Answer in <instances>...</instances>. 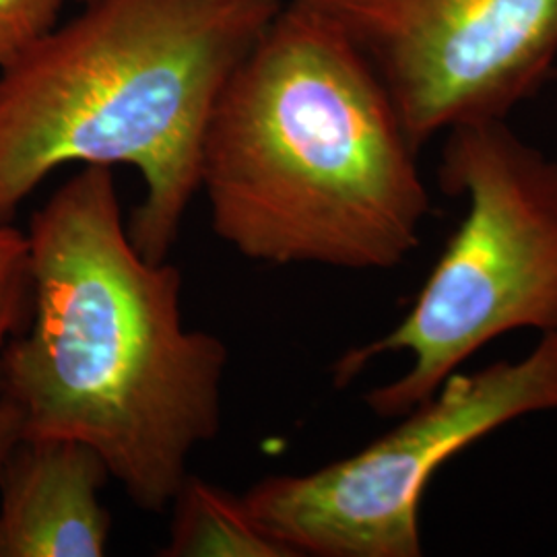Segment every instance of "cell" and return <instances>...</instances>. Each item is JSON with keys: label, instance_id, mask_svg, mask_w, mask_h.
I'll use <instances>...</instances> for the list:
<instances>
[{"label": "cell", "instance_id": "obj_10", "mask_svg": "<svg viewBox=\"0 0 557 557\" xmlns=\"http://www.w3.org/2000/svg\"><path fill=\"white\" fill-rule=\"evenodd\" d=\"M66 0H0V66L59 23Z\"/></svg>", "mask_w": 557, "mask_h": 557}, {"label": "cell", "instance_id": "obj_6", "mask_svg": "<svg viewBox=\"0 0 557 557\" xmlns=\"http://www.w3.org/2000/svg\"><path fill=\"white\" fill-rule=\"evenodd\" d=\"M370 62L411 143L508 120L554 77L557 0H296Z\"/></svg>", "mask_w": 557, "mask_h": 557}, {"label": "cell", "instance_id": "obj_5", "mask_svg": "<svg viewBox=\"0 0 557 557\" xmlns=\"http://www.w3.org/2000/svg\"><path fill=\"white\" fill-rule=\"evenodd\" d=\"M556 409L557 335H543L517 361L458 370L358 453L260 479L242 498L292 557H419V508L440 469L499 428Z\"/></svg>", "mask_w": 557, "mask_h": 557}, {"label": "cell", "instance_id": "obj_9", "mask_svg": "<svg viewBox=\"0 0 557 557\" xmlns=\"http://www.w3.org/2000/svg\"><path fill=\"white\" fill-rule=\"evenodd\" d=\"M34 283L27 232L0 225V356L32 319Z\"/></svg>", "mask_w": 557, "mask_h": 557}, {"label": "cell", "instance_id": "obj_4", "mask_svg": "<svg viewBox=\"0 0 557 557\" xmlns=\"http://www.w3.org/2000/svg\"><path fill=\"white\" fill-rule=\"evenodd\" d=\"M440 188L465 200L409 312L333 366L337 386L370 361L407 354L409 370L372 388L366 405L400 418L496 338L522 329L557 335V160L522 139L508 120L446 133Z\"/></svg>", "mask_w": 557, "mask_h": 557}, {"label": "cell", "instance_id": "obj_12", "mask_svg": "<svg viewBox=\"0 0 557 557\" xmlns=\"http://www.w3.org/2000/svg\"><path fill=\"white\" fill-rule=\"evenodd\" d=\"M244 2H255V4H264V7H273V9H281L289 2H296V0H244Z\"/></svg>", "mask_w": 557, "mask_h": 557}, {"label": "cell", "instance_id": "obj_7", "mask_svg": "<svg viewBox=\"0 0 557 557\" xmlns=\"http://www.w3.org/2000/svg\"><path fill=\"white\" fill-rule=\"evenodd\" d=\"M103 458L69 438H23L0 469V557H101L112 517Z\"/></svg>", "mask_w": 557, "mask_h": 557}, {"label": "cell", "instance_id": "obj_1", "mask_svg": "<svg viewBox=\"0 0 557 557\" xmlns=\"http://www.w3.org/2000/svg\"><path fill=\"white\" fill-rule=\"evenodd\" d=\"M27 239L32 319L0 356L23 438L83 442L137 508L170 510L193 453L220 434L225 343L184 326L182 273L133 244L114 168L81 165Z\"/></svg>", "mask_w": 557, "mask_h": 557}, {"label": "cell", "instance_id": "obj_13", "mask_svg": "<svg viewBox=\"0 0 557 557\" xmlns=\"http://www.w3.org/2000/svg\"><path fill=\"white\" fill-rule=\"evenodd\" d=\"M75 2H79V4H83V2H87V0H75Z\"/></svg>", "mask_w": 557, "mask_h": 557}, {"label": "cell", "instance_id": "obj_2", "mask_svg": "<svg viewBox=\"0 0 557 557\" xmlns=\"http://www.w3.org/2000/svg\"><path fill=\"white\" fill-rule=\"evenodd\" d=\"M418 153L358 48L289 2L215 98L199 193L218 238L244 259L391 271L418 250L430 213Z\"/></svg>", "mask_w": 557, "mask_h": 557}, {"label": "cell", "instance_id": "obj_8", "mask_svg": "<svg viewBox=\"0 0 557 557\" xmlns=\"http://www.w3.org/2000/svg\"><path fill=\"white\" fill-rule=\"evenodd\" d=\"M163 557H292L269 537L242 496L188 473L172 499Z\"/></svg>", "mask_w": 557, "mask_h": 557}, {"label": "cell", "instance_id": "obj_3", "mask_svg": "<svg viewBox=\"0 0 557 557\" xmlns=\"http://www.w3.org/2000/svg\"><path fill=\"white\" fill-rule=\"evenodd\" d=\"M278 9L244 0H87L0 66V225L64 165H131L126 223L168 260L199 193L200 139L232 69Z\"/></svg>", "mask_w": 557, "mask_h": 557}, {"label": "cell", "instance_id": "obj_11", "mask_svg": "<svg viewBox=\"0 0 557 557\" xmlns=\"http://www.w3.org/2000/svg\"><path fill=\"white\" fill-rule=\"evenodd\" d=\"M25 434L20 407L0 395V469Z\"/></svg>", "mask_w": 557, "mask_h": 557}]
</instances>
